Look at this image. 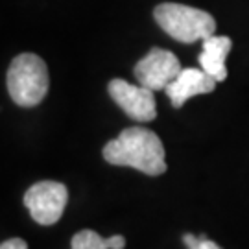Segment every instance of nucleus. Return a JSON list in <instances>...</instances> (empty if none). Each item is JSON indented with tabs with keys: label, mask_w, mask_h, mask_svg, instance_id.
Here are the masks:
<instances>
[{
	"label": "nucleus",
	"mask_w": 249,
	"mask_h": 249,
	"mask_svg": "<svg viewBox=\"0 0 249 249\" xmlns=\"http://www.w3.org/2000/svg\"><path fill=\"white\" fill-rule=\"evenodd\" d=\"M24 205L39 225L59 222L69 201V190L59 181H39L26 190Z\"/></svg>",
	"instance_id": "4"
},
{
	"label": "nucleus",
	"mask_w": 249,
	"mask_h": 249,
	"mask_svg": "<svg viewBox=\"0 0 249 249\" xmlns=\"http://www.w3.org/2000/svg\"><path fill=\"white\" fill-rule=\"evenodd\" d=\"M218 81L213 80L207 72L201 69H183L179 76L166 87V96L170 98L172 106L179 109L183 104L197 94H207L213 92Z\"/></svg>",
	"instance_id": "7"
},
{
	"label": "nucleus",
	"mask_w": 249,
	"mask_h": 249,
	"mask_svg": "<svg viewBox=\"0 0 249 249\" xmlns=\"http://www.w3.org/2000/svg\"><path fill=\"white\" fill-rule=\"evenodd\" d=\"M6 85L11 100L20 107H36L45 100L50 76L43 57L37 53H18L11 61L6 76Z\"/></svg>",
	"instance_id": "2"
},
{
	"label": "nucleus",
	"mask_w": 249,
	"mask_h": 249,
	"mask_svg": "<svg viewBox=\"0 0 249 249\" xmlns=\"http://www.w3.org/2000/svg\"><path fill=\"white\" fill-rule=\"evenodd\" d=\"M107 90L116 106L137 122H151L157 116L153 90L146 89L142 85H131L120 78L109 81Z\"/></svg>",
	"instance_id": "6"
},
{
	"label": "nucleus",
	"mask_w": 249,
	"mask_h": 249,
	"mask_svg": "<svg viewBox=\"0 0 249 249\" xmlns=\"http://www.w3.org/2000/svg\"><path fill=\"white\" fill-rule=\"evenodd\" d=\"M0 249H28V244L22 238H9L0 244Z\"/></svg>",
	"instance_id": "11"
},
{
	"label": "nucleus",
	"mask_w": 249,
	"mask_h": 249,
	"mask_svg": "<svg viewBox=\"0 0 249 249\" xmlns=\"http://www.w3.org/2000/svg\"><path fill=\"white\" fill-rule=\"evenodd\" d=\"M232 41L227 36H211L203 41V48L197 57L201 71L207 72L213 80L223 81L227 78L225 59L231 52Z\"/></svg>",
	"instance_id": "8"
},
{
	"label": "nucleus",
	"mask_w": 249,
	"mask_h": 249,
	"mask_svg": "<svg viewBox=\"0 0 249 249\" xmlns=\"http://www.w3.org/2000/svg\"><path fill=\"white\" fill-rule=\"evenodd\" d=\"M183 242L188 249H222L216 242L209 240L205 234L201 236H194V234H185L183 236Z\"/></svg>",
	"instance_id": "10"
},
{
	"label": "nucleus",
	"mask_w": 249,
	"mask_h": 249,
	"mask_svg": "<svg viewBox=\"0 0 249 249\" xmlns=\"http://www.w3.org/2000/svg\"><path fill=\"white\" fill-rule=\"evenodd\" d=\"M124 248H125V238L122 234H115V236L104 238L96 231L83 229V231L76 232L72 236L71 249H124Z\"/></svg>",
	"instance_id": "9"
},
{
	"label": "nucleus",
	"mask_w": 249,
	"mask_h": 249,
	"mask_svg": "<svg viewBox=\"0 0 249 249\" xmlns=\"http://www.w3.org/2000/svg\"><path fill=\"white\" fill-rule=\"evenodd\" d=\"M183 71L178 55L164 48H151L135 65L133 74L137 81L150 90H164Z\"/></svg>",
	"instance_id": "5"
},
{
	"label": "nucleus",
	"mask_w": 249,
	"mask_h": 249,
	"mask_svg": "<svg viewBox=\"0 0 249 249\" xmlns=\"http://www.w3.org/2000/svg\"><path fill=\"white\" fill-rule=\"evenodd\" d=\"M153 17L157 24L179 43L205 41L214 36L216 30V20L211 13L176 2L159 4L153 9Z\"/></svg>",
	"instance_id": "3"
},
{
	"label": "nucleus",
	"mask_w": 249,
	"mask_h": 249,
	"mask_svg": "<svg viewBox=\"0 0 249 249\" xmlns=\"http://www.w3.org/2000/svg\"><path fill=\"white\" fill-rule=\"evenodd\" d=\"M164 146L157 133L148 127H127L104 146V159L115 166H129L146 176H162L166 172Z\"/></svg>",
	"instance_id": "1"
}]
</instances>
